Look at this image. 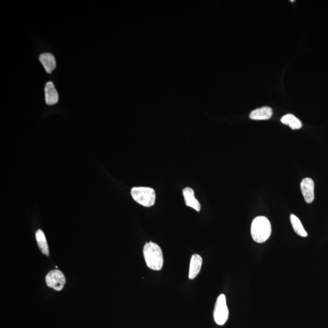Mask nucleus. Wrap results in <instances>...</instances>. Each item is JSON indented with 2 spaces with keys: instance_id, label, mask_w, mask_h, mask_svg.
Instances as JSON below:
<instances>
[{
  "instance_id": "7",
  "label": "nucleus",
  "mask_w": 328,
  "mask_h": 328,
  "mask_svg": "<svg viewBox=\"0 0 328 328\" xmlns=\"http://www.w3.org/2000/svg\"><path fill=\"white\" fill-rule=\"evenodd\" d=\"M183 194L186 206L199 212L200 205L198 200L196 198L194 190L190 187H186L183 190Z\"/></svg>"
},
{
  "instance_id": "13",
  "label": "nucleus",
  "mask_w": 328,
  "mask_h": 328,
  "mask_svg": "<svg viewBox=\"0 0 328 328\" xmlns=\"http://www.w3.org/2000/svg\"><path fill=\"white\" fill-rule=\"evenodd\" d=\"M281 122L288 125L292 130H299L302 127V123L300 119L291 114H286L281 119Z\"/></svg>"
},
{
  "instance_id": "12",
  "label": "nucleus",
  "mask_w": 328,
  "mask_h": 328,
  "mask_svg": "<svg viewBox=\"0 0 328 328\" xmlns=\"http://www.w3.org/2000/svg\"><path fill=\"white\" fill-rule=\"evenodd\" d=\"M36 238L38 246H39L41 253L44 255V256H49V250L48 244H47L45 235H44L43 232L40 230V229H39V230L36 232Z\"/></svg>"
},
{
  "instance_id": "10",
  "label": "nucleus",
  "mask_w": 328,
  "mask_h": 328,
  "mask_svg": "<svg viewBox=\"0 0 328 328\" xmlns=\"http://www.w3.org/2000/svg\"><path fill=\"white\" fill-rule=\"evenodd\" d=\"M45 92V102L47 105H53L59 101V94L52 82L47 83L44 88Z\"/></svg>"
},
{
  "instance_id": "3",
  "label": "nucleus",
  "mask_w": 328,
  "mask_h": 328,
  "mask_svg": "<svg viewBox=\"0 0 328 328\" xmlns=\"http://www.w3.org/2000/svg\"><path fill=\"white\" fill-rule=\"evenodd\" d=\"M131 195L134 200L146 208L154 206L156 200V193L151 187H136L131 190Z\"/></svg>"
},
{
  "instance_id": "2",
  "label": "nucleus",
  "mask_w": 328,
  "mask_h": 328,
  "mask_svg": "<svg viewBox=\"0 0 328 328\" xmlns=\"http://www.w3.org/2000/svg\"><path fill=\"white\" fill-rule=\"evenodd\" d=\"M143 254L149 269L160 270L164 264L163 254L159 245L153 242L146 243L143 249Z\"/></svg>"
},
{
  "instance_id": "6",
  "label": "nucleus",
  "mask_w": 328,
  "mask_h": 328,
  "mask_svg": "<svg viewBox=\"0 0 328 328\" xmlns=\"http://www.w3.org/2000/svg\"><path fill=\"white\" fill-rule=\"evenodd\" d=\"M300 188L302 196L305 201L311 204L314 200V183L310 178H304L300 183Z\"/></svg>"
},
{
  "instance_id": "9",
  "label": "nucleus",
  "mask_w": 328,
  "mask_h": 328,
  "mask_svg": "<svg viewBox=\"0 0 328 328\" xmlns=\"http://www.w3.org/2000/svg\"><path fill=\"white\" fill-rule=\"evenodd\" d=\"M203 264L202 257L198 254H195L191 258L189 277L190 280L195 279L199 274Z\"/></svg>"
},
{
  "instance_id": "8",
  "label": "nucleus",
  "mask_w": 328,
  "mask_h": 328,
  "mask_svg": "<svg viewBox=\"0 0 328 328\" xmlns=\"http://www.w3.org/2000/svg\"><path fill=\"white\" fill-rule=\"evenodd\" d=\"M273 111L271 108L264 107L255 110L250 113L249 117L251 120H268L272 116Z\"/></svg>"
},
{
  "instance_id": "1",
  "label": "nucleus",
  "mask_w": 328,
  "mask_h": 328,
  "mask_svg": "<svg viewBox=\"0 0 328 328\" xmlns=\"http://www.w3.org/2000/svg\"><path fill=\"white\" fill-rule=\"evenodd\" d=\"M250 232L256 243H263L268 240L272 233V226L268 218L263 216H257L251 222Z\"/></svg>"
},
{
  "instance_id": "14",
  "label": "nucleus",
  "mask_w": 328,
  "mask_h": 328,
  "mask_svg": "<svg viewBox=\"0 0 328 328\" xmlns=\"http://www.w3.org/2000/svg\"><path fill=\"white\" fill-rule=\"evenodd\" d=\"M290 220H291L292 228L294 229L296 234L302 237H307L308 236L307 231L305 230L304 226H302L300 219L297 216L294 214L290 215Z\"/></svg>"
},
{
  "instance_id": "5",
  "label": "nucleus",
  "mask_w": 328,
  "mask_h": 328,
  "mask_svg": "<svg viewBox=\"0 0 328 328\" xmlns=\"http://www.w3.org/2000/svg\"><path fill=\"white\" fill-rule=\"evenodd\" d=\"M45 281L49 288L56 291H61L66 284L65 275L58 269L51 270L46 276Z\"/></svg>"
},
{
  "instance_id": "11",
  "label": "nucleus",
  "mask_w": 328,
  "mask_h": 328,
  "mask_svg": "<svg viewBox=\"0 0 328 328\" xmlns=\"http://www.w3.org/2000/svg\"><path fill=\"white\" fill-rule=\"evenodd\" d=\"M39 60L44 66L45 71L51 74L56 67L55 57L50 53H43L39 57Z\"/></svg>"
},
{
  "instance_id": "4",
  "label": "nucleus",
  "mask_w": 328,
  "mask_h": 328,
  "mask_svg": "<svg viewBox=\"0 0 328 328\" xmlns=\"http://www.w3.org/2000/svg\"><path fill=\"white\" fill-rule=\"evenodd\" d=\"M213 317L216 323L221 326L224 325L228 320L229 310L224 294L219 295L216 300Z\"/></svg>"
}]
</instances>
